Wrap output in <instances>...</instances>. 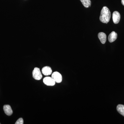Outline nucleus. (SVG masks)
<instances>
[{"label":"nucleus","instance_id":"nucleus-1","mask_svg":"<svg viewBox=\"0 0 124 124\" xmlns=\"http://www.w3.org/2000/svg\"><path fill=\"white\" fill-rule=\"evenodd\" d=\"M110 11L107 7H103L100 13V20L103 23H107L110 21L111 18Z\"/></svg>","mask_w":124,"mask_h":124},{"label":"nucleus","instance_id":"nucleus-2","mask_svg":"<svg viewBox=\"0 0 124 124\" xmlns=\"http://www.w3.org/2000/svg\"><path fill=\"white\" fill-rule=\"evenodd\" d=\"M32 76L34 79L40 80L42 78V75L39 68L36 67L32 71Z\"/></svg>","mask_w":124,"mask_h":124},{"label":"nucleus","instance_id":"nucleus-3","mask_svg":"<svg viewBox=\"0 0 124 124\" xmlns=\"http://www.w3.org/2000/svg\"><path fill=\"white\" fill-rule=\"evenodd\" d=\"M43 82L48 86H54L55 84V81L52 77H46L43 79Z\"/></svg>","mask_w":124,"mask_h":124},{"label":"nucleus","instance_id":"nucleus-4","mask_svg":"<svg viewBox=\"0 0 124 124\" xmlns=\"http://www.w3.org/2000/svg\"><path fill=\"white\" fill-rule=\"evenodd\" d=\"M51 77L55 82L57 83H60L62 82V75L58 72H54L52 74Z\"/></svg>","mask_w":124,"mask_h":124},{"label":"nucleus","instance_id":"nucleus-5","mask_svg":"<svg viewBox=\"0 0 124 124\" xmlns=\"http://www.w3.org/2000/svg\"><path fill=\"white\" fill-rule=\"evenodd\" d=\"M112 19L113 23L115 24H117L119 22L120 19V15L119 12L115 11L113 12L112 14Z\"/></svg>","mask_w":124,"mask_h":124},{"label":"nucleus","instance_id":"nucleus-6","mask_svg":"<svg viewBox=\"0 0 124 124\" xmlns=\"http://www.w3.org/2000/svg\"><path fill=\"white\" fill-rule=\"evenodd\" d=\"M3 109L5 113L7 116H11L13 114V110L11 109V107L9 105H4L3 107Z\"/></svg>","mask_w":124,"mask_h":124},{"label":"nucleus","instance_id":"nucleus-7","mask_svg":"<svg viewBox=\"0 0 124 124\" xmlns=\"http://www.w3.org/2000/svg\"><path fill=\"white\" fill-rule=\"evenodd\" d=\"M117 33L113 31L108 36V41L110 42H112L116 39L117 38Z\"/></svg>","mask_w":124,"mask_h":124},{"label":"nucleus","instance_id":"nucleus-8","mask_svg":"<svg viewBox=\"0 0 124 124\" xmlns=\"http://www.w3.org/2000/svg\"><path fill=\"white\" fill-rule=\"evenodd\" d=\"M42 72L45 76H49L52 73V70L50 67L46 66L42 68Z\"/></svg>","mask_w":124,"mask_h":124},{"label":"nucleus","instance_id":"nucleus-9","mask_svg":"<svg viewBox=\"0 0 124 124\" xmlns=\"http://www.w3.org/2000/svg\"><path fill=\"white\" fill-rule=\"evenodd\" d=\"M98 37L102 44H105L107 40V36L105 33L103 32H99L98 34Z\"/></svg>","mask_w":124,"mask_h":124},{"label":"nucleus","instance_id":"nucleus-10","mask_svg":"<svg viewBox=\"0 0 124 124\" xmlns=\"http://www.w3.org/2000/svg\"><path fill=\"white\" fill-rule=\"evenodd\" d=\"M116 109L119 113L124 116V105L119 104L117 106Z\"/></svg>","mask_w":124,"mask_h":124},{"label":"nucleus","instance_id":"nucleus-11","mask_svg":"<svg viewBox=\"0 0 124 124\" xmlns=\"http://www.w3.org/2000/svg\"><path fill=\"white\" fill-rule=\"evenodd\" d=\"M80 1L82 2V5L85 8H89L91 6V0H80Z\"/></svg>","mask_w":124,"mask_h":124},{"label":"nucleus","instance_id":"nucleus-12","mask_svg":"<svg viewBox=\"0 0 124 124\" xmlns=\"http://www.w3.org/2000/svg\"><path fill=\"white\" fill-rule=\"evenodd\" d=\"M23 124V120L22 118H20L17 120L15 124Z\"/></svg>","mask_w":124,"mask_h":124},{"label":"nucleus","instance_id":"nucleus-13","mask_svg":"<svg viewBox=\"0 0 124 124\" xmlns=\"http://www.w3.org/2000/svg\"><path fill=\"white\" fill-rule=\"evenodd\" d=\"M121 3L124 6V0H121Z\"/></svg>","mask_w":124,"mask_h":124},{"label":"nucleus","instance_id":"nucleus-14","mask_svg":"<svg viewBox=\"0 0 124 124\" xmlns=\"http://www.w3.org/2000/svg\"></svg>","mask_w":124,"mask_h":124}]
</instances>
